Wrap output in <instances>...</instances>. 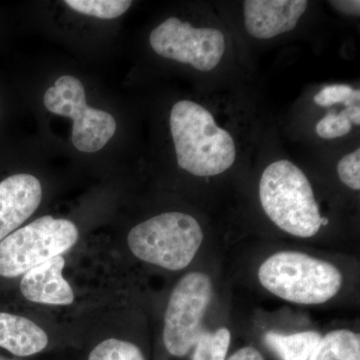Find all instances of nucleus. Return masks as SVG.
<instances>
[{
  "label": "nucleus",
  "instance_id": "2eb2a0df",
  "mask_svg": "<svg viewBox=\"0 0 360 360\" xmlns=\"http://www.w3.org/2000/svg\"><path fill=\"white\" fill-rule=\"evenodd\" d=\"M231 345V331L217 329L215 333L203 331L195 345L193 360H226Z\"/></svg>",
  "mask_w": 360,
  "mask_h": 360
},
{
  "label": "nucleus",
  "instance_id": "f257e3e1",
  "mask_svg": "<svg viewBox=\"0 0 360 360\" xmlns=\"http://www.w3.org/2000/svg\"><path fill=\"white\" fill-rule=\"evenodd\" d=\"M170 131L179 167L196 176H214L233 165L236 148L227 130L200 104L180 101L170 112Z\"/></svg>",
  "mask_w": 360,
  "mask_h": 360
},
{
  "label": "nucleus",
  "instance_id": "ddd939ff",
  "mask_svg": "<svg viewBox=\"0 0 360 360\" xmlns=\"http://www.w3.org/2000/svg\"><path fill=\"white\" fill-rule=\"evenodd\" d=\"M321 338L316 331H303L290 335L270 331L265 335V341L283 360H309Z\"/></svg>",
  "mask_w": 360,
  "mask_h": 360
},
{
  "label": "nucleus",
  "instance_id": "4be33fe9",
  "mask_svg": "<svg viewBox=\"0 0 360 360\" xmlns=\"http://www.w3.org/2000/svg\"><path fill=\"white\" fill-rule=\"evenodd\" d=\"M227 360H265L262 354L252 347L240 348Z\"/></svg>",
  "mask_w": 360,
  "mask_h": 360
},
{
  "label": "nucleus",
  "instance_id": "9b49d317",
  "mask_svg": "<svg viewBox=\"0 0 360 360\" xmlns=\"http://www.w3.org/2000/svg\"><path fill=\"white\" fill-rule=\"evenodd\" d=\"M65 258L58 255L26 271L21 277V295L28 302L68 307L75 302V291L63 276Z\"/></svg>",
  "mask_w": 360,
  "mask_h": 360
},
{
  "label": "nucleus",
  "instance_id": "aec40b11",
  "mask_svg": "<svg viewBox=\"0 0 360 360\" xmlns=\"http://www.w3.org/2000/svg\"><path fill=\"white\" fill-rule=\"evenodd\" d=\"M338 176L342 184L354 189H360V149L343 156L338 165Z\"/></svg>",
  "mask_w": 360,
  "mask_h": 360
},
{
  "label": "nucleus",
  "instance_id": "f8f14e48",
  "mask_svg": "<svg viewBox=\"0 0 360 360\" xmlns=\"http://www.w3.org/2000/svg\"><path fill=\"white\" fill-rule=\"evenodd\" d=\"M49 345L46 331L26 317L0 312V347L15 356L30 357Z\"/></svg>",
  "mask_w": 360,
  "mask_h": 360
},
{
  "label": "nucleus",
  "instance_id": "6e6552de",
  "mask_svg": "<svg viewBox=\"0 0 360 360\" xmlns=\"http://www.w3.org/2000/svg\"><path fill=\"white\" fill-rule=\"evenodd\" d=\"M149 42L156 54L195 70H212L225 51L224 33L217 28H195L191 23L170 18L153 30Z\"/></svg>",
  "mask_w": 360,
  "mask_h": 360
},
{
  "label": "nucleus",
  "instance_id": "f3484780",
  "mask_svg": "<svg viewBox=\"0 0 360 360\" xmlns=\"http://www.w3.org/2000/svg\"><path fill=\"white\" fill-rule=\"evenodd\" d=\"M87 360H146L141 348L130 341L111 338L104 340L89 352Z\"/></svg>",
  "mask_w": 360,
  "mask_h": 360
},
{
  "label": "nucleus",
  "instance_id": "412c9836",
  "mask_svg": "<svg viewBox=\"0 0 360 360\" xmlns=\"http://www.w3.org/2000/svg\"><path fill=\"white\" fill-rule=\"evenodd\" d=\"M336 11L347 15H360V1L359 0H340V1H330Z\"/></svg>",
  "mask_w": 360,
  "mask_h": 360
},
{
  "label": "nucleus",
  "instance_id": "4468645a",
  "mask_svg": "<svg viewBox=\"0 0 360 360\" xmlns=\"http://www.w3.org/2000/svg\"><path fill=\"white\" fill-rule=\"evenodd\" d=\"M309 360H360L359 335L338 329L321 338Z\"/></svg>",
  "mask_w": 360,
  "mask_h": 360
},
{
  "label": "nucleus",
  "instance_id": "39448f33",
  "mask_svg": "<svg viewBox=\"0 0 360 360\" xmlns=\"http://www.w3.org/2000/svg\"><path fill=\"white\" fill-rule=\"evenodd\" d=\"M79 231L70 220L44 215L0 243V276L15 278L63 255L77 245Z\"/></svg>",
  "mask_w": 360,
  "mask_h": 360
},
{
  "label": "nucleus",
  "instance_id": "6ab92c4d",
  "mask_svg": "<svg viewBox=\"0 0 360 360\" xmlns=\"http://www.w3.org/2000/svg\"><path fill=\"white\" fill-rule=\"evenodd\" d=\"M352 127V122L347 117V111L343 110L340 115L328 112L317 122L315 131L321 139H335L349 134Z\"/></svg>",
  "mask_w": 360,
  "mask_h": 360
},
{
  "label": "nucleus",
  "instance_id": "1a4fd4ad",
  "mask_svg": "<svg viewBox=\"0 0 360 360\" xmlns=\"http://www.w3.org/2000/svg\"><path fill=\"white\" fill-rule=\"evenodd\" d=\"M41 200V184L32 174H13L0 182V243L37 212Z\"/></svg>",
  "mask_w": 360,
  "mask_h": 360
},
{
  "label": "nucleus",
  "instance_id": "20e7f679",
  "mask_svg": "<svg viewBox=\"0 0 360 360\" xmlns=\"http://www.w3.org/2000/svg\"><path fill=\"white\" fill-rule=\"evenodd\" d=\"M203 241L198 220L184 212H165L135 225L127 243L135 257L177 271L193 262Z\"/></svg>",
  "mask_w": 360,
  "mask_h": 360
},
{
  "label": "nucleus",
  "instance_id": "7ed1b4c3",
  "mask_svg": "<svg viewBox=\"0 0 360 360\" xmlns=\"http://www.w3.org/2000/svg\"><path fill=\"white\" fill-rule=\"evenodd\" d=\"M258 278L272 295L298 304H321L335 297L342 286L338 267L296 251H281L267 258L258 270Z\"/></svg>",
  "mask_w": 360,
  "mask_h": 360
},
{
  "label": "nucleus",
  "instance_id": "f03ea898",
  "mask_svg": "<svg viewBox=\"0 0 360 360\" xmlns=\"http://www.w3.org/2000/svg\"><path fill=\"white\" fill-rule=\"evenodd\" d=\"M259 198L267 217L291 236L311 238L323 224L309 179L290 160L276 161L265 168Z\"/></svg>",
  "mask_w": 360,
  "mask_h": 360
},
{
  "label": "nucleus",
  "instance_id": "423d86ee",
  "mask_svg": "<svg viewBox=\"0 0 360 360\" xmlns=\"http://www.w3.org/2000/svg\"><path fill=\"white\" fill-rule=\"evenodd\" d=\"M212 283L203 272L182 277L168 300L163 324V343L168 354L186 356L202 335V321L212 302Z\"/></svg>",
  "mask_w": 360,
  "mask_h": 360
},
{
  "label": "nucleus",
  "instance_id": "0eeeda50",
  "mask_svg": "<svg viewBox=\"0 0 360 360\" xmlns=\"http://www.w3.org/2000/svg\"><path fill=\"white\" fill-rule=\"evenodd\" d=\"M45 108L54 115L73 120V146L82 153L101 150L115 134L116 122L106 111L89 108L84 85L77 77L63 75L46 90Z\"/></svg>",
  "mask_w": 360,
  "mask_h": 360
},
{
  "label": "nucleus",
  "instance_id": "b1692460",
  "mask_svg": "<svg viewBox=\"0 0 360 360\" xmlns=\"http://www.w3.org/2000/svg\"><path fill=\"white\" fill-rule=\"evenodd\" d=\"M0 360H20V359H7V357H4V356H2V355H0Z\"/></svg>",
  "mask_w": 360,
  "mask_h": 360
},
{
  "label": "nucleus",
  "instance_id": "9d476101",
  "mask_svg": "<svg viewBox=\"0 0 360 360\" xmlns=\"http://www.w3.org/2000/svg\"><path fill=\"white\" fill-rule=\"evenodd\" d=\"M307 6V0H246V30L255 39H274L295 30Z\"/></svg>",
  "mask_w": 360,
  "mask_h": 360
},
{
  "label": "nucleus",
  "instance_id": "5701e85b",
  "mask_svg": "<svg viewBox=\"0 0 360 360\" xmlns=\"http://www.w3.org/2000/svg\"><path fill=\"white\" fill-rule=\"evenodd\" d=\"M347 111V117L352 124L360 125V108L359 105L349 106L345 108Z\"/></svg>",
  "mask_w": 360,
  "mask_h": 360
},
{
  "label": "nucleus",
  "instance_id": "dca6fc26",
  "mask_svg": "<svg viewBox=\"0 0 360 360\" xmlns=\"http://www.w3.org/2000/svg\"><path fill=\"white\" fill-rule=\"evenodd\" d=\"M66 6L85 15L103 20L120 18L131 6L129 0H66Z\"/></svg>",
  "mask_w": 360,
  "mask_h": 360
},
{
  "label": "nucleus",
  "instance_id": "a211bd4d",
  "mask_svg": "<svg viewBox=\"0 0 360 360\" xmlns=\"http://www.w3.org/2000/svg\"><path fill=\"white\" fill-rule=\"evenodd\" d=\"M359 90L352 89L345 84L328 85L321 89L314 101L317 105L322 108H330L338 103H343L347 108L359 103Z\"/></svg>",
  "mask_w": 360,
  "mask_h": 360
}]
</instances>
